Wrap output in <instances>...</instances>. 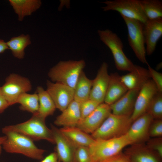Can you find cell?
<instances>
[{
  "mask_svg": "<svg viewBox=\"0 0 162 162\" xmlns=\"http://www.w3.org/2000/svg\"><path fill=\"white\" fill-rule=\"evenodd\" d=\"M2 145H0V155L2 153Z\"/></svg>",
  "mask_w": 162,
  "mask_h": 162,
  "instance_id": "60d3db41",
  "label": "cell"
},
{
  "mask_svg": "<svg viewBox=\"0 0 162 162\" xmlns=\"http://www.w3.org/2000/svg\"><path fill=\"white\" fill-rule=\"evenodd\" d=\"M58 159L62 162H75V153L78 147L60 130L52 125L51 129Z\"/></svg>",
  "mask_w": 162,
  "mask_h": 162,
  "instance_id": "8fae6325",
  "label": "cell"
},
{
  "mask_svg": "<svg viewBox=\"0 0 162 162\" xmlns=\"http://www.w3.org/2000/svg\"><path fill=\"white\" fill-rule=\"evenodd\" d=\"M108 65L105 62L101 65L95 79L93 80L89 99L99 104L104 102L109 84L110 75L108 71Z\"/></svg>",
  "mask_w": 162,
  "mask_h": 162,
  "instance_id": "9a60e30c",
  "label": "cell"
},
{
  "mask_svg": "<svg viewBox=\"0 0 162 162\" xmlns=\"http://www.w3.org/2000/svg\"><path fill=\"white\" fill-rule=\"evenodd\" d=\"M161 64H160V63H159V64H158L157 66V68L159 69V68L160 67V68H161V67H162Z\"/></svg>",
  "mask_w": 162,
  "mask_h": 162,
  "instance_id": "ab89813d",
  "label": "cell"
},
{
  "mask_svg": "<svg viewBox=\"0 0 162 162\" xmlns=\"http://www.w3.org/2000/svg\"><path fill=\"white\" fill-rule=\"evenodd\" d=\"M143 32L146 54L150 55L154 51L157 43L162 35V18L148 20L144 24Z\"/></svg>",
  "mask_w": 162,
  "mask_h": 162,
  "instance_id": "2e32d148",
  "label": "cell"
},
{
  "mask_svg": "<svg viewBox=\"0 0 162 162\" xmlns=\"http://www.w3.org/2000/svg\"><path fill=\"white\" fill-rule=\"evenodd\" d=\"M46 91L55 105L61 111L65 109L74 100V89L64 84L47 80Z\"/></svg>",
  "mask_w": 162,
  "mask_h": 162,
  "instance_id": "7c38bea8",
  "label": "cell"
},
{
  "mask_svg": "<svg viewBox=\"0 0 162 162\" xmlns=\"http://www.w3.org/2000/svg\"><path fill=\"white\" fill-rule=\"evenodd\" d=\"M150 137H162V119H153L149 128Z\"/></svg>",
  "mask_w": 162,
  "mask_h": 162,
  "instance_id": "1f68e13d",
  "label": "cell"
},
{
  "mask_svg": "<svg viewBox=\"0 0 162 162\" xmlns=\"http://www.w3.org/2000/svg\"><path fill=\"white\" fill-rule=\"evenodd\" d=\"M40 162H60L55 152H52L43 159Z\"/></svg>",
  "mask_w": 162,
  "mask_h": 162,
  "instance_id": "8d00e7d4",
  "label": "cell"
},
{
  "mask_svg": "<svg viewBox=\"0 0 162 162\" xmlns=\"http://www.w3.org/2000/svg\"><path fill=\"white\" fill-rule=\"evenodd\" d=\"M148 70L152 80L156 85L158 92L162 93V74L153 69L148 64Z\"/></svg>",
  "mask_w": 162,
  "mask_h": 162,
  "instance_id": "836d02e7",
  "label": "cell"
},
{
  "mask_svg": "<svg viewBox=\"0 0 162 162\" xmlns=\"http://www.w3.org/2000/svg\"><path fill=\"white\" fill-rule=\"evenodd\" d=\"M75 162H91L88 147L78 146L75 153Z\"/></svg>",
  "mask_w": 162,
  "mask_h": 162,
  "instance_id": "4dcf8cb0",
  "label": "cell"
},
{
  "mask_svg": "<svg viewBox=\"0 0 162 162\" xmlns=\"http://www.w3.org/2000/svg\"><path fill=\"white\" fill-rule=\"evenodd\" d=\"M146 145L162 158V137L150 138L146 142Z\"/></svg>",
  "mask_w": 162,
  "mask_h": 162,
  "instance_id": "d6a6232c",
  "label": "cell"
},
{
  "mask_svg": "<svg viewBox=\"0 0 162 162\" xmlns=\"http://www.w3.org/2000/svg\"><path fill=\"white\" fill-rule=\"evenodd\" d=\"M130 116L111 113L91 136L94 140H106L123 136L126 134L133 122Z\"/></svg>",
  "mask_w": 162,
  "mask_h": 162,
  "instance_id": "5b68a950",
  "label": "cell"
},
{
  "mask_svg": "<svg viewBox=\"0 0 162 162\" xmlns=\"http://www.w3.org/2000/svg\"><path fill=\"white\" fill-rule=\"evenodd\" d=\"M111 113L110 105L104 102L101 103L88 116L80 120L76 127L88 134H92Z\"/></svg>",
  "mask_w": 162,
  "mask_h": 162,
  "instance_id": "4fadbf2b",
  "label": "cell"
},
{
  "mask_svg": "<svg viewBox=\"0 0 162 162\" xmlns=\"http://www.w3.org/2000/svg\"><path fill=\"white\" fill-rule=\"evenodd\" d=\"M9 49L6 42L0 39V53H3L6 50Z\"/></svg>",
  "mask_w": 162,
  "mask_h": 162,
  "instance_id": "74e56055",
  "label": "cell"
},
{
  "mask_svg": "<svg viewBox=\"0 0 162 162\" xmlns=\"http://www.w3.org/2000/svg\"><path fill=\"white\" fill-rule=\"evenodd\" d=\"M39 101V107L38 112L33 114L45 120L47 116L52 115L56 107L51 97L46 91L41 86L37 88Z\"/></svg>",
  "mask_w": 162,
  "mask_h": 162,
  "instance_id": "7402d4cb",
  "label": "cell"
},
{
  "mask_svg": "<svg viewBox=\"0 0 162 162\" xmlns=\"http://www.w3.org/2000/svg\"><path fill=\"white\" fill-rule=\"evenodd\" d=\"M9 106L5 99L0 87V113L3 112Z\"/></svg>",
  "mask_w": 162,
  "mask_h": 162,
  "instance_id": "d590c367",
  "label": "cell"
},
{
  "mask_svg": "<svg viewBox=\"0 0 162 162\" xmlns=\"http://www.w3.org/2000/svg\"><path fill=\"white\" fill-rule=\"evenodd\" d=\"M15 12L17 15L19 21L24 17L30 15L40 8L41 2L39 0H9Z\"/></svg>",
  "mask_w": 162,
  "mask_h": 162,
  "instance_id": "603a6c76",
  "label": "cell"
},
{
  "mask_svg": "<svg viewBox=\"0 0 162 162\" xmlns=\"http://www.w3.org/2000/svg\"><path fill=\"white\" fill-rule=\"evenodd\" d=\"M6 43L13 56L18 59H22L24 57L25 49L31 44V42L28 34H22L12 38Z\"/></svg>",
  "mask_w": 162,
  "mask_h": 162,
  "instance_id": "484cf974",
  "label": "cell"
},
{
  "mask_svg": "<svg viewBox=\"0 0 162 162\" xmlns=\"http://www.w3.org/2000/svg\"><path fill=\"white\" fill-rule=\"evenodd\" d=\"M153 119L146 112L132 122L126 134L131 145L145 143L150 139L149 128Z\"/></svg>",
  "mask_w": 162,
  "mask_h": 162,
  "instance_id": "30bf717a",
  "label": "cell"
},
{
  "mask_svg": "<svg viewBox=\"0 0 162 162\" xmlns=\"http://www.w3.org/2000/svg\"><path fill=\"white\" fill-rule=\"evenodd\" d=\"M17 103L20 104L21 110L26 111L34 114L39 109V101L37 92L33 94L26 93L22 94L19 98Z\"/></svg>",
  "mask_w": 162,
  "mask_h": 162,
  "instance_id": "83f0119b",
  "label": "cell"
},
{
  "mask_svg": "<svg viewBox=\"0 0 162 162\" xmlns=\"http://www.w3.org/2000/svg\"><path fill=\"white\" fill-rule=\"evenodd\" d=\"M100 104L88 99L80 103L81 120L83 119L91 114Z\"/></svg>",
  "mask_w": 162,
  "mask_h": 162,
  "instance_id": "f546056e",
  "label": "cell"
},
{
  "mask_svg": "<svg viewBox=\"0 0 162 162\" xmlns=\"http://www.w3.org/2000/svg\"><path fill=\"white\" fill-rule=\"evenodd\" d=\"M130 146L124 153L130 162H162V158L144 143Z\"/></svg>",
  "mask_w": 162,
  "mask_h": 162,
  "instance_id": "e0dca14e",
  "label": "cell"
},
{
  "mask_svg": "<svg viewBox=\"0 0 162 162\" xmlns=\"http://www.w3.org/2000/svg\"><path fill=\"white\" fill-rule=\"evenodd\" d=\"M85 65L83 60L61 61L50 70L48 76L53 82L61 83L74 89Z\"/></svg>",
  "mask_w": 162,
  "mask_h": 162,
  "instance_id": "3957f363",
  "label": "cell"
},
{
  "mask_svg": "<svg viewBox=\"0 0 162 162\" xmlns=\"http://www.w3.org/2000/svg\"><path fill=\"white\" fill-rule=\"evenodd\" d=\"M2 131L6 137L2 145L6 152L21 154L37 160L43 159L45 151L37 147L30 138L15 132L2 129Z\"/></svg>",
  "mask_w": 162,
  "mask_h": 162,
  "instance_id": "6da1fadb",
  "label": "cell"
},
{
  "mask_svg": "<svg viewBox=\"0 0 162 162\" xmlns=\"http://www.w3.org/2000/svg\"><path fill=\"white\" fill-rule=\"evenodd\" d=\"M158 92L157 86L152 80L149 79L143 85L140 90L130 116L132 122L146 112L150 102Z\"/></svg>",
  "mask_w": 162,
  "mask_h": 162,
  "instance_id": "5bb4252c",
  "label": "cell"
},
{
  "mask_svg": "<svg viewBox=\"0 0 162 162\" xmlns=\"http://www.w3.org/2000/svg\"><path fill=\"white\" fill-rule=\"evenodd\" d=\"M131 145L126 134L116 138L95 140L88 147L91 162L100 161L114 156Z\"/></svg>",
  "mask_w": 162,
  "mask_h": 162,
  "instance_id": "277c9868",
  "label": "cell"
},
{
  "mask_svg": "<svg viewBox=\"0 0 162 162\" xmlns=\"http://www.w3.org/2000/svg\"><path fill=\"white\" fill-rule=\"evenodd\" d=\"M150 78L148 69L136 65L133 70L120 76L121 81L128 90L140 89Z\"/></svg>",
  "mask_w": 162,
  "mask_h": 162,
  "instance_id": "ffe728a7",
  "label": "cell"
},
{
  "mask_svg": "<svg viewBox=\"0 0 162 162\" xmlns=\"http://www.w3.org/2000/svg\"><path fill=\"white\" fill-rule=\"evenodd\" d=\"M32 86L27 78L15 74H10L6 79L1 89L9 106L17 103L19 97L32 89Z\"/></svg>",
  "mask_w": 162,
  "mask_h": 162,
  "instance_id": "9c48e42d",
  "label": "cell"
},
{
  "mask_svg": "<svg viewBox=\"0 0 162 162\" xmlns=\"http://www.w3.org/2000/svg\"><path fill=\"white\" fill-rule=\"evenodd\" d=\"M98 33L100 40L111 51L117 69L129 72L134 70L136 65L124 53L123 43L118 35L109 29L99 30Z\"/></svg>",
  "mask_w": 162,
  "mask_h": 162,
  "instance_id": "8992f818",
  "label": "cell"
},
{
  "mask_svg": "<svg viewBox=\"0 0 162 162\" xmlns=\"http://www.w3.org/2000/svg\"><path fill=\"white\" fill-rule=\"evenodd\" d=\"M117 73L110 75V79L104 102L110 105L121 98L128 91Z\"/></svg>",
  "mask_w": 162,
  "mask_h": 162,
  "instance_id": "44dd1931",
  "label": "cell"
},
{
  "mask_svg": "<svg viewBox=\"0 0 162 162\" xmlns=\"http://www.w3.org/2000/svg\"></svg>",
  "mask_w": 162,
  "mask_h": 162,
  "instance_id": "b9f144b4",
  "label": "cell"
},
{
  "mask_svg": "<svg viewBox=\"0 0 162 162\" xmlns=\"http://www.w3.org/2000/svg\"><path fill=\"white\" fill-rule=\"evenodd\" d=\"M6 139L5 136H0V145H2Z\"/></svg>",
  "mask_w": 162,
  "mask_h": 162,
  "instance_id": "f35d334b",
  "label": "cell"
},
{
  "mask_svg": "<svg viewBox=\"0 0 162 162\" xmlns=\"http://www.w3.org/2000/svg\"><path fill=\"white\" fill-rule=\"evenodd\" d=\"M2 129L19 133L33 141L45 140L55 144L51 130L46 125L45 120L34 114L30 119L25 122L7 126Z\"/></svg>",
  "mask_w": 162,
  "mask_h": 162,
  "instance_id": "7a4b0ae2",
  "label": "cell"
},
{
  "mask_svg": "<svg viewBox=\"0 0 162 162\" xmlns=\"http://www.w3.org/2000/svg\"><path fill=\"white\" fill-rule=\"evenodd\" d=\"M59 130L64 135L77 146L88 147L95 140L91 135L76 127H63Z\"/></svg>",
  "mask_w": 162,
  "mask_h": 162,
  "instance_id": "cb8c5ba5",
  "label": "cell"
},
{
  "mask_svg": "<svg viewBox=\"0 0 162 162\" xmlns=\"http://www.w3.org/2000/svg\"><path fill=\"white\" fill-rule=\"evenodd\" d=\"M105 6L102 8L104 11L114 10L121 16L138 20L144 24L148 19L140 4L139 0H114L102 2Z\"/></svg>",
  "mask_w": 162,
  "mask_h": 162,
  "instance_id": "ba28073f",
  "label": "cell"
},
{
  "mask_svg": "<svg viewBox=\"0 0 162 162\" xmlns=\"http://www.w3.org/2000/svg\"><path fill=\"white\" fill-rule=\"evenodd\" d=\"M121 16L126 25L129 45L139 60L147 65L143 32L144 24L138 20Z\"/></svg>",
  "mask_w": 162,
  "mask_h": 162,
  "instance_id": "52a82bcc",
  "label": "cell"
},
{
  "mask_svg": "<svg viewBox=\"0 0 162 162\" xmlns=\"http://www.w3.org/2000/svg\"><path fill=\"white\" fill-rule=\"evenodd\" d=\"M91 162H130L127 156L122 152L112 157L100 161Z\"/></svg>",
  "mask_w": 162,
  "mask_h": 162,
  "instance_id": "e575fe53",
  "label": "cell"
},
{
  "mask_svg": "<svg viewBox=\"0 0 162 162\" xmlns=\"http://www.w3.org/2000/svg\"><path fill=\"white\" fill-rule=\"evenodd\" d=\"M143 11L148 20L162 18V2L159 0H139Z\"/></svg>",
  "mask_w": 162,
  "mask_h": 162,
  "instance_id": "4316f807",
  "label": "cell"
},
{
  "mask_svg": "<svg viewBox=\"0 0 162 162\" xmlns=\"http://www.w3.org/2000/svg\"><path fill=\"white\" fill-rule=\"evenodd\" d=\"M92 82L93 80L88 79L82 71L74 89V100L80 103L89 99Z\"/></svg>",
  "mask_w": 162,
  "mask_h": 162,
  "instance_id": "d4e9b609",
  "label": "cell"
},
{
  "mask_svg": "<svg viewBox=\"0 0 162 162\" xmlns=\"http://www.w3.org/2000/svg\"><path fill=\"white\" fill-rule=\"evenodd\" d=\"M81 119L80 103L74 100L57 117L54 123L63 127H76Z\"/></svg>",
  "mask_w": 162,
  "mask_h": 162,
  "instance_id": "d6986e66",
  "label": "cell"
},
{
  "mask_svg": "<svg viewBox=\"0 0 162 162\" xmlns=\"http://www.w3.org/2000/svg\"><path fill=\"white\" fill-rule=\"evenodd\" d=\"M146 112L153 119H162V93L158 92L154 95Z\"/></svg>",
  "mask_w": 162,
  "mask_h": 162,
  "instance_id": "f1b7e54d",
  "label": "cell"
},
{
  "mask_svg": "<svg viewBox=\"0 0 162 162\" xmlns=\"http://www.w3.org/2000/svg\"><path fill=\"white\" fill-rule=\"evenodd\" d=\"M140 90H128L119 99L110 105L112 113L118 115L131 116Z\"/></svg>",
  "mask_w": 162,
  "mask_h": 162,
  "instance_id": "ac0fdd59",
  "label": "cell"
}]
</instances>
